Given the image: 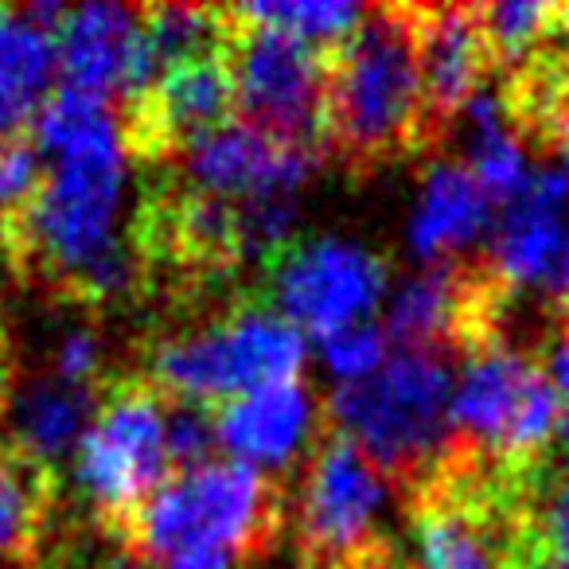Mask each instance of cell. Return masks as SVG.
Instances as JSON below:
<instances>
[{"mask_svg": "<svg viewBox=\"0 0 569 569\" xmlns=\"http://www.w3.org/2000/svg\"><path fill=\"white\" fill-rule=\"evenodd\" d=\"M106 363V348H102V336L94 328H71V332L59 336L56 351H51V375L71 387H87L102 375Z\"/></svg>", "mask_w": 569, "mask_h": 569, "instance_id": "cell-30", "label": "cell"}, {"mask_svg": "<svg viewBox=\"0 0 569 569\" xmlns=\"http://www.w3.org/2000/svg\"><path fill=\"white\" fill-rule=\"evenodd\" d=\"M465 118V168L472 172V180L480 183V191L491 199V207H507L522 188L530 183L535 168L527 160V149L519 141L511 113L503 106V94L496 90H480L472 102L460 110Z\"/></svg>", "mask_w": 569, "mask_h": 569, "instance_id": "cell-20", "label": "cell"}, {"mask_svg": "<svg viewBox=\"0 0 569 569\" xmlns=\"http://www.w3.org/2000/svg\"><path fill=\"white\" fill-rule=\"evenodd\" d=\"M312 356H317L320 371L332 379V390H336V387L367 382L390 356H395V348H390L382 325L367 320V325H351V328H343V332H332V336H325V340H317L312 343Z\"/></svg>", "mask_w": 569, "mask_h": 569, "instance_id": "cell-25", "label": "cell"}, {"mask_svg": "<svg viewBox=\"0 0 569 569\" xmlns=\"http://www.w3.org/2000/svg\"><path fill=\"white\" fill-rule=\"evenodd\" d=\"M390 476L356 445L320 441L293 499V530L301 553L317 569H375L387 550Z\"/></svg>", "mask_w": 569, "mask_h": 569, "instance_id": "cell-7", "label": "cell"}, {"mask_svg": "<svg viewBox=\"0 0 569 569\" xmlns=\"http://www.w3.org/2000/svg\"><path fill=\"white\" fill-rule=\"evenodd\" d=\"M507 569H569L566 561H553V558H542V553H515L511 558V566Z\"/></svg>", "mask_w": 569, "mask_h": 569, "instance_id": "cell-32", "label": "cell"}, {"mask_svg": "<svg viewBox=\"0 0 569 569\" xmlns=\"http://www.w3.org/2000/svg\"><path fill=\"white\" fill-rule=\"evenodd\" d=\"M491 227V199L465 164L437 160L421 180L406 222V246L421 266H449L452 253L480 242Z\"/></svg>", "mask_w": 569, "mask_h": 569, "instance_id": "cell-16", "label": "cell"}, {"mask_svg": "<svg viewBox=\"0 0 569 569\" xmlns=\"http://www.w3.org/2000/svg\"><path fill=\"white\" fill-rule=\"evenodd\" d=\"M522 550L569 566V457L566 465L542 460L522 476Z\"/></svg>", "mask_w": 569, "mask_h": 569, "instance_id": "cell-22", "label": "cell"}, {"mask_svg": "<svg viewBox=\"0 0 569 569\" xmlns=\"http://www.w3.org/2000/svg\"><path fill=\"white\" fill-rule=\"evenodd\" d=\"M558 406L535 351L503 336H483L465 351L452 379V437L457 449L483 465L527 472L553 449Z\"/></svg>", "mask_w": 569, "mask_h": 569, "instance_id": "cell-6", "label": "cell"}, {"mask_svg": "<svg viewBox=\"0 0 569 569\" xmlns=\"http://www.w3.org/2000/svg\"><path fill=\"white\" fill-rule=\"evenodd\" d=\"M219 12L196 9V4H160L144 12V43L157 63V71H172L180 63H191L199 56L219 51Z\"/></svg>", "mask_w": 569, "mask_h": 569, "instance_id": "cell-24", "label": "cell"}, {"mask_svg": "<svg viewBox=\"0 0 569 569\" xmlns=\"http://www.w3.org/2000/svg\"><path fill=\"white\" fill-rule=\"evenodd\" d=\"M390 293V269L375 250L356 238L317 234L277 253L269 269V309L297 332L317 340L367 325L382 312Z\"/></svg>", "mask_w": 569, "mask_h": 569, "instance_id": "cell-9", "label": "cell"}, {"mask_svg": "<svg viewBox=\"0 0 569 569\" xmlns=\"http://www.w3.org/2000/svg\"><path fill=\"white\" fill-rule=\"evenodd\" d=\"M56 90V32L28 9H0V144L20 141Z\"/></svg>", "mask_w": 569, "mask_h": 569, "instance_id": "cell-17", "label": "cell"}, {"mask_svg": "<svg viewBox=\"0 0 569 569\" xmlns=\"http://www.w3.org/2000/svg\"><path fill=\"white\" fill-rule=\"evenodd\" d=\"M277 519L273 483L227 457L176 468L129 519L144 561L246 558L269 538Z\"/></svg>", "mask_w": 569, "mask_h": 569, "instance_id": "cell-4", "label": "cell"}, {"mask_svg": "<svg viewBox=\"0 0 569 569\" xmlns=\"http://www.w3.org/2000/svg\"><path fill=\"white\" fill-rule=\"evenodd\" d=\"M164 569H234V561H227V558H180Z\"/></svg>", "mask_w": 569, "mask_h": 569, "instance_id": "cell-33", "label": "cell"}, {"mask_svg": "<svg viewBox=\"0 0 569 569\" xmlns=\"http://www.w3.org/2000/svg\"><path fill=\"white\" fill-rule=\"evenodd\" d=\"M558 309H569V227H566V242H561V258H558V269H553V281L546 289Z\"/></svg>", "mask_w": 569, "mask_h": 569, "instance_id": "cell-31", "label": "cell"}, {"mask_svg": "<svg viewBox=\"0 0 569 569\" xmlns=\"http://www.w3.org/2000/svg\"><path fill=\"white\" fill-rule=\"evenodd\" d=\"M309 359V340L289 320L269 305H242L160 340L149 375L160 398L219 410L250 390L301 379Z\"/></svg>", "mask_w": 569, "mask_h": 569, "instance_id": "cell-5", "label": "cell"}, {"mask_svg": "<svg viewBox=\"0 0 569 569\" xmlns=\"http://www.w3.org/2000/svg\"><path fill=\"white\" fill-rule=\"evenodd\" d=\"M569 227V176L535 168L530 183L503 207L488 253V281L499 293H546Z\"/></svg>", "mask_w": 569, "mask_h": 569, "instance_id": "cell-14", "label": "cell"}, {"mask_svg": "<svg viewBox=\"0 0 569 569\" xmlns=\"http://www.w3.org/2000/svg\"><path fill=\"white\" fill-rule=\"evenodd\" d=\"M168 457H172V472L219 457V449H214V410L183 402L168 406Z\"/></svg>", "mask_w": 569, "mask_h": 569, "instance_id": "cell-28", "label": "cell"}, {"mask_svg": "<svg viewBox=\"0 0 569 569\" xmlns=\"http://www.w3.org/2000/svg\"><path fill=\"white\" fill-rule=\"evenodd\" d=\"M566 4H546V0H499L488 9H476L483 43L491 59H503L511 67H522L550 48V40L561 32Z\"/></svg>", "mask_w": 569, "mask_h": 569, "instance_id": "cell-23", "label": "cell"}, {"mask_svg": "<svg viewBox=\"0 0 569 569\" xmlns=\"http://www.w3.org/2000/svg\"><path fill=\"white\" fill-rule=\"evenodd\" d=\"M183 188L219 203H261L297 199L320 168V144L281 141L246 121H222L219 129L180 144Z\"/></svg>", "mask_w": 569, "mask_h": 569, "instance_id": "cell-11", "label": "cell"}, {"mask_svg": "<svg viewBox=\"0 0 569 569\" xmlns=\"http://www.w3.org/2000/svg\"><path fill=\"white\" fill-rule=\"evenodd\" d=\"M320 429L325 406L309 382H273L214 410V449L219 457L273 480L297 465H309L320 449Z\"/></svg>", "mask_w": 569, "mask_h": 569, "instance_id": "cell-13", "label": "cell"}, {"mask_svg": "<svg viewBox=\"0 0 569 569\" xmlns=\"http://www.w3.org/2000/svg\"><path fill=\"white\" fill-rule=\"evenodd\" d=\"M59 87L110 106H141L160 71L144 43V9L129 4H74L56 28Z\"/></svg>", "mask_w": 569, "mask_h": 569, "instance_id": "cell-12", "label": "cell"}, {"mask_svg": "<svg viewBox=\"0 0 569 569\" xmlns=\"http://www.w3.org/2000/svg\"><path fill=\"white\" fill-rule=\"evenodd\" d=\"M558 149H561V157H566V168H561V172L569 176V129H566V133L558 137Z\"/></svg>", "mask_w": 569, "mask_h": 569, "instance_id": "cell-34", "label": "cell"}, {"mask_svg": "<svg viewBox=\"0 0 569 569\" xmlns=\"http://www.w3.org/2000/svg\"><path fill=\"white\" fill-rule=\"evenodd\" d=\"M43 157L36 199L12 219L28 261L90 301H121L137 284L129 246L133 152L118 106L59 87L32 126Z\"/></svg>", "mask_w": 569, "mask_h": 569, "instance_id": "cell-1", "label": "cell"}, {"mask_svg": "<svg viewBox=\"0 0 569 569\" xmlns=\"http://www.w3.org/2000/svg\"><path fill=\"white\" fill-rule=\"evenodd\" d=\"M172 476L168 402L149 387H126L98 402L71 457V480L82 503L113 522H129Z\"/></svg>", "mask_w": 569, "mask_h": 569, "instance_id": "cell-8", "label": "cell"}, {"mask_svg": "<svg viewBox=\"0 0 569 569\" xmlns=\"http://www.w3.org/2000/svg\"><path fill=\"white\" fill-rule=\"evenodd\" d=\"M230 110H234L230 67L227 56L214 51V56H199L160 74L152 94L141 102V121L149 137H160L164 144L180 149L230 121Z\"/></svg>", "mask_w": 569, "mask_h": 569, "instance_id": "cell-18", "label": "cell"}, {"mask_svg": "<svg viewBox=\"0 0 569 569\" xmlns=\"http://www.w3.org/2000/svg\"><path fill=\"white\" fill-rule=\"evenodd\" d=\"M561 36L569 40V9H566V17H561Z\"/></svg>", "mask_w": 569, "mask_h": 569, "instance_id": "cell-35", "label": "cell"}, {"mask_svg": "<svg viewBox=\"0 0 569 569\" xmlns=\"http://www.w3.org/2000/svg\"><path fill=\"white\" fill-rule=\"evenodd\" d=\"M426 129L413 17L406 9L367 12L328 67L325 133L348 157L387 160L410 149Z\"/></svg>", "mask_w": 569, "mask_h": 569, "instance_id": "cell-3", "label": "cell"}, {"mask_svg": "<svg viewBox=\"0 0 569 569\" xmlns=\"http://www.w3.org/2000/svg\"><path fill=\"white\" fill-rule=\"evenodd\" d=\"M227 67L246 126L266 129L281 141L320 144L328 98V63L320 51L277 32L242 28Z\"/></svg>", "mask_w": 569, "mask_h": 569, "instance_id": "cell-10", "label": "cell"}, {"mask_svg": "<svg viewBox=\"0 0 569 569\" xmlns=\"http://www.w3.org/2000/svg\"><path fill=\"white\" fill-rule=\"evenodd\" d=\"M535 359L553 390V406H558L553 445L569 457V309H558V317H553V325L546 328L542 348H538Z\"/></svg>", "mask_w": 569, "mask_h": 569, "instance_id": "cell-29", "label": "cell"}, {"mask_svg": "<svg viewBox=\"0 0 569 569\" xmlns=\"http://www.w3.org/2000/svg\"><path fill=\"white\" fill-rule=\"evenodd\" d=\"M413 40H418L421 94L426 118L449 121L483 90L488 74V43H483L476 9H413Z\"/></svg>", "mask_w": 569, "mask_h": 569, "instance_id": "cell-15", "label": "cell"}, {"mask_svg": "<svg viewBox=\"0 0 569 569\" xmlns=\"http://www.w3.org/2000/svg\"><path fill=\"white\" fill-rule=\"evenodd\" d=\"M94 410V390L71 387L56 375L20 387L9 402V433L20 465H28L32 472L71 465Z\"/></svg>", "mask_w": 569, "mask_h": 569, "instance_id": "cell-19", "label": "cell"}, {"mask_svg": "<svg viewBox=\"0 0 569 569\" xmlns=\"http://www.w3.org/2000/svg\"><path fill=\"white\" fill-rule=\"evenodd\" d=\"M452 371L449 356L398 351L356 387L328 395V421L336 437L356 445L367 460L395 476H441L457 457L452 437Z\"/></svg>", "mask_w": 569, "mask_h": 569, "instance_id": "cell-2", "label": "cell"}, {"mask_svg": "<svg viewBox=\"0 0 569 569\" xmlns=\"http://www.w3.org/2000/svg\"><path fill=\"white\" fill-rule=\"evenodd\" d=\"M40 535V488L20 460H0V553L32 550Z\"/></svg>", "mask_w": 569, "mask_h": 569, "instance_id": "cell-26", "label": "cell"}, {"mask_svg": "<svg viewBox=\"0 0 569 569\" xmlns=\"http://www.w3.org/2000/svg\"><path fill=\"white\" fill-rule=\"evenodd\" d=\"M367 12L371 9L351 4V0H266V4H242L230 17L242 28L277 32L325 56L328 48L340 51L359 32Z\"/></svg>", "mask_w": 569, "mask_h": 569, "instance_id": "cell-21", "label": "cell"}, {"mask_svg": "<svg viewBox=\"0 0 569 569\" xmlns=\"http://www.w3.org/2000/svg\"><path fill=\"white\" fill-rule=\"evenodd\" d=\"M43 183V157L28 137L0 144V219H17Z\"/></svg>", "mask_w": 569, "mask_h": 569, "instance_id": "cell-27", "label": "cell"}]
</instances>
